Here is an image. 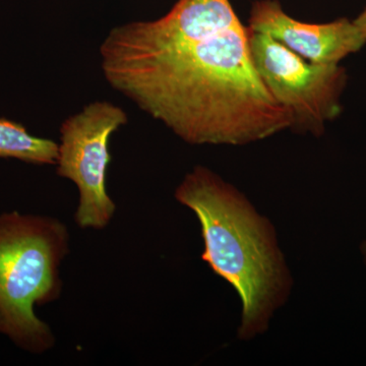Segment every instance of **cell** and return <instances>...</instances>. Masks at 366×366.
<instances>
[{
    "mask_svg": "<svg viewBox=\"0 0 366 366\" xmlns=\"http://www.w3.org/2000/svg\"><path fill=\"white\" fill-rule=\"evenodd\" d=\"M69 250V230L57 219L18 212L0 216V333L30 352L54 345L34 307L59 297V268Z\"/></svg>",
    "mask_w": 366,
    "mask_h": 366,
    "instance_id": "cell-3",
    "label": "cell"
},
{
    "mask_svg": "<svg viewBox=\"0 0 366 366\" xmlns=\"http://www.w3.org/2000/svg\"><path fill=\"white\" fill-rule=\"evenodd\" d=\"M353 21L366 40V9Z\"/></svg>",
    "mask_w": 366,
    "mask_h": 366,
    "instance_id": "cell-8",
    "label": "cell"
},
{
    "mask_svg": "<svg viewBox=\"0 0 366 366\" xmlns=\"http://www.w3.org/2000/svg\"><path fill=\"white\" fill-rule=\"evenodd\" d=\"M255 69L274 100L292 118L291 129L324 134L342 112L348 74L338 64H314L264 34L250 31Z\"/></svg>",
    "mask_w": 366,
    "mask_h": 366,
    "instance_id": "cell-4",
    "label": "cell"
},
{
    "mask_svg": "<svg viewBox=\"0 0 366 366\" xmlns=\"http://www.w3.org/2000/svg\"><path fill=\"white\" fill-rule=\"evenodd\" d=\"M363 254H365V259H366V242L365 243V245H363Z\"/></svg>",
    "mask_w": 366,
    "mask_h": 366,
    "instance_id": "cell-9",
    "label": "cell"
},
{
    "mask_svg": "<svg viewBox=\"0 0 366 366\" xmlns=\"http://www.w3.org/2000/svg\"><path fill=\"white\" fill-rule=\"evenodd\" d=\"M59 144L49 139L29 134L26 127L0 118V158H13L39 165H55Z\"/></svg>",
    "mask_w": 366,
    "mask_h": 366,
    "instance_id": "cell-7",
    "label": "cell"
},
{
    "mask_svg": "<svg viewBox=\"0 0 366 366\" xmlns=\"http://www.w3.org/2000/svg\"><path fill=\"white\" fill-rule=\"evenodd\" d=\"M249 26L230 0H177L162 18L113 28L106 81L187 143L247 144L292 118L255 69Z\"/></svg>",
    "mask_w": 366,
    "mask_h": 366,
    "instance_id": "cell-1",
    "label": "cell"
},
{
    "mask_svg": "<svg viewBox=\"0 0 366 366\" xmlns=\"http://www.w3.org/2000/svg\"><path fill=\"white\" fill-rule=\"evenodd\" d=\"M249 28L252 32L269 36L314 64H340L366 44L354 21L340 18L330 23H303L286 14L278 0L255 1Z\"/></svg>",
    "mask_w": 366,
    "mask_h": 366,
    "instance_id": "cell-6",
    "label": "cell"
},
{
    "mask_svg": "<svg viewBox=\"0 0 366 366\" xmlns=\"http://www.w3.org/2000/svg\"><path fill=\"white\" fill-rule=\"evenodd\" d=\"M175 197L201 223L202 259L239 295L240 337L261 333L286 297L289 284L271 225L238 190L202 166L185 177Z\"/></svg>",
    "mask_w": 366,
    "mask_h": 366,
    "instance_id": "cell-2",
    "label": "cell"
},
{
    "mask_svg": "<svg viewBox=\"0 0 366 366\" xmlns=\"http://www.w3.org/2000/svg\"><path fill=\"white\" fill-rule=\"evenodd\" d=\"M127 124L122 108L96 101L64 120L60 127L57 174L76 183L79 206L76 222L81 228L103 229L115 214L106 177L112 162L109 139Z\"/></svg>",
    "mask_w": 366,
    "mask_h": 366,
    "instance_id": "cell-5",
    "label": "cell"
}]
</instances>
